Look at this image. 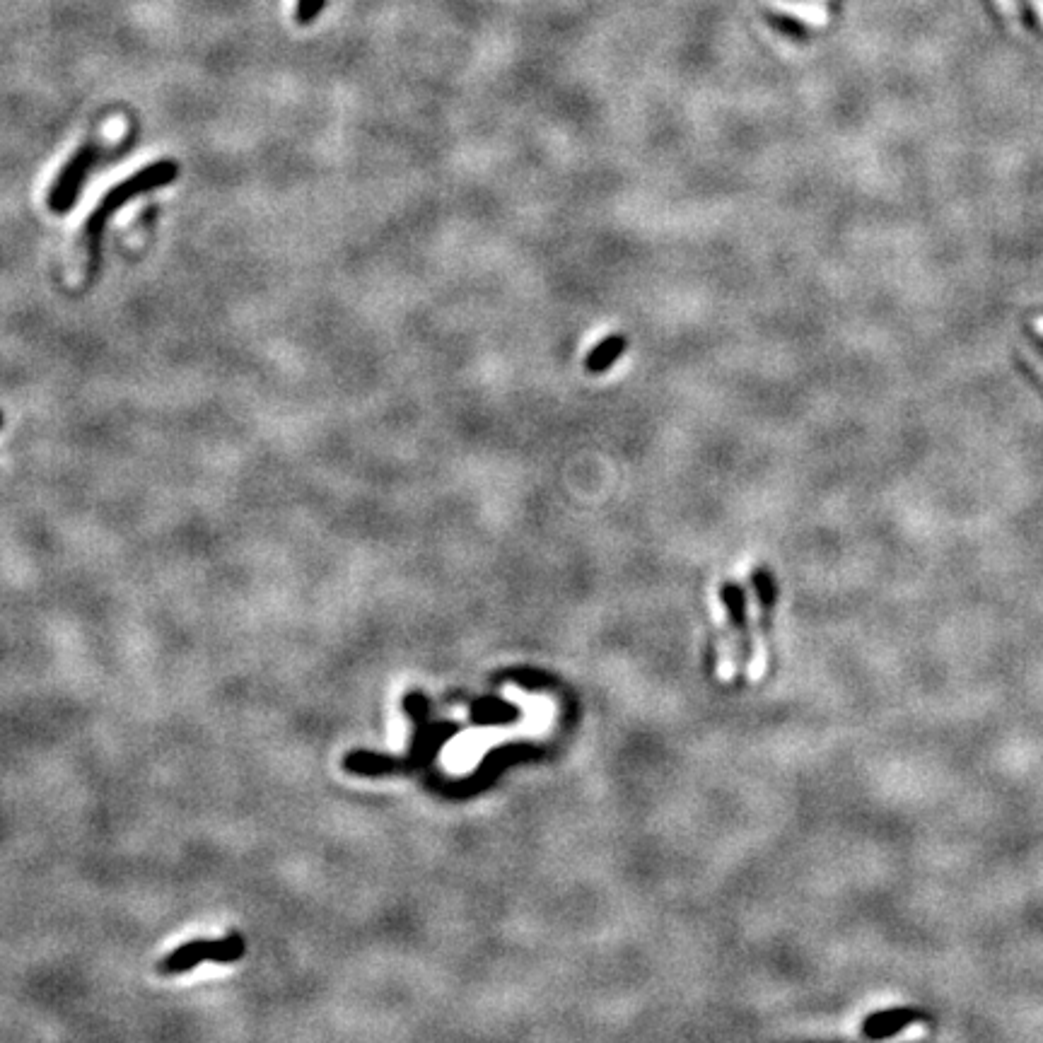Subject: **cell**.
Listing matches in <instances>:
<instances>
[{"label":"cell","instance_id":"52a82bcc","mask_svg":"<svg viewBox=\"0 0 1043 1043\" xmlns=\"http://www.w3.org/2000/svg\"><path fill=\"white\" fill-rule=\"evenodd\" d=\"M343 766L355 773V776H382V773H387L394 766V761L387 759V756L370 754V751H353V754L346 756Z\"/></svg>","mask_w":1043,"mask_h":1043},{"label":"cell","instance_id":"5bb4252c","mask_svg":"<svg viewBox=\"0 0 1043 1043\" xmlns=\"http://www.w3.org/2000/svg\"><path fill=\"white\" fill-rule=\"evenodd\" d=\"M824 3H826V0H824Z\"/></svg>","mask_w":1043,"mask_h":1043},{"label":"cell","instance_id":"8992f818","mask_svg":"<svg viewBox=\"0 0 1043 1043\" xmlns=\"http://www.w3.org/2000/svg\"><path fill=\"white\" fill-rule=\"evenodd\" d=\"M920 1019H923V1015H920L918 1010L879 1012V1015H874L865 1022V1034L874 1036V1039H887V1036H894L903 1029L913 1027Z\"/></svg>","mask_w":1043,"mask_h":1043},{"label":"cell","instance_id":"8fae6325","mask_svg":"<svg viewBox=\"0 0 1043 1043\" xmlns=\"http://www.w3.org/2000/svg\"><path fill=\"white\" fill-rule=\"evenodd\" d=\"M1031 5H1034L1036 15H1039V20H1041V25H1043V0H1031Z\"/></svg>","mask_w":1043,"mask_h":1043},{"label":"cell","instance_id":"ba28073f","mask_svg":"<svg viewBox=\"0 0 1043 1043\" xmlns=\"http://www.w3.org/2000/svg\"><path fill=\"white\" fill-rule=\"evenodd\" d=\"M322 8H324V0H297L295 22L297 25H312Z\"/></svg>","mask_w":1043,"mask_h":1043},{"label":"cell","instance_id":"9c48e42d","mask_svg":"<svg viewBox=\"0 0 1043 1043\" xmlns=\"http://www.w3.org/2000/svg\"><path fill=\"white\" fill-rule=\"evenodd\" d=\"M1022 355L1029 360L1031 365L1036 367V372H1041V377H1043V355L1036 353L1031 346H1022Z\"/></svg>","mask_w":1043,"mask_h":1043},{"label":"cell","instance_id":"6da1fadb","mask_svg":"<svg viewBox=\"0 0 1043 1043\" xmlns=\"http://www.w3.org/2000/svg\"><path fill=\"white\" fill-rule=\"evenodd\" d=\"M179 177V165L174 160H160L153 165L143 167L136 174L124 179L119 186L107 191V196L99 201V206L90 213L85 223V249H87V283H92L99 273V264H102V237L104 227H107L109 218L124 208L128 201L133 198L150 194V191L162 189V186L177 182Z\"/></svg>","mask_w":1043,"mask_h":1043},{"label":"cell","instance_id":"5b68a950","mask_svg":"<svg viewBox=\"0 0 1043 1043\" xmlns=\"http://www.w3.org/2000/svg\"><path fill=\"white\" fill-rule=\"evenodd\" d=\"M628 351V336L626 334H609L602 341H597L592 346V351L585 355V372L590 377L607 375Z\"/></svg>","mask_w":1043,"mask_h":1043},{"label":"cell","instance_id":"3957f363","mask_svg":"<svg viewBox=\"0 0 1043 1043\" xmlns=\"http://www.w3.org/2000/svg\"><path fill=\"white\" fill-rule=\"evenodd\" d=\"M244 952H247V945H244L242 935H237V932L223 937V940H194L186 942V945L179 949H174L172 954H167V957L160 961V966H157V971H160L162 976H177V973L196 969V966L206 959L220 961V964H232V961H240Z\"/></svg>","mask_w":1043,"mask_h":1043},{"label":"cell","instance_id":"4fadbf2b","mask_svg":"<svg viewBox=\"0 0 1043 1043\" xmlns=\"http://www.w3.org/2000/svg\"><path fill=\"white\" fill-rule=\"evenodd\" d=\"M0 425H3V416H0Z\"/></svg>","mask_w":1043,"mask_h":1043},{"label":"cell","instance_id":"277c9868","mask_svg":"<svg viewBox=\"0 0 1043 1043\" xmlns=\"http://www.w3.org/2000/svg\"><path fill=\"white\" fill-rule=\"evenodd\" d=\"M771 13L780 17H792L804 27L821 29L831 22L829 8L824 5V0H763Z\"/></svg>","mask_w":1043,"mask_h":1043},{"label":"cell","instance_id":"7c38bea8","mask_svg":"<svg viewBox=\"0 0 1043 1043\" xmlns=\"http://www.w3.org/2000/svg\"><path fill=\"white\" fill-rule=\"evenodd\" d=\"M1034 326H1036V331H1039V334L1043 336V317H1036V319H1034Z\"/></svg>","mask_w":1043,"mask_h":1043},{"label":"cell","instance_id":"30bf717a","mask_svg":"<svg viewBox=\"0 0 1043 1043\" xmlns=\"http://www.w3.org/2000/svg\"><path fill=\"white\" fill-rule=\"evenodd\" d=\"M998 5H1000L1002 13L1017 17V3H1015V0H998Z\"/></svg>","mask_w":1043,"mask_h":1043},{"label":"cell","instance_id":"7a4b0ae2","mask_svg":"<svg viewBox=\"0 0 1043 1043\" xmlns=\"http://www.w3.org/2000/svg\"><path fill=\"white\" fill-rule=\"evenodd\" d=\"M114 155H119V150H104L102 145H97V143L80 145V148L71 155V160L63 165V170L58 172L56 182L51 184L49 198H46V203H49L51 211L58 215L71 211L75 203H78L80 191H83L90 172L95 170L99 162L109 160V157H114Z\"/></svg>","mask_w":1043,"mask_h":1043}]
</instances>
